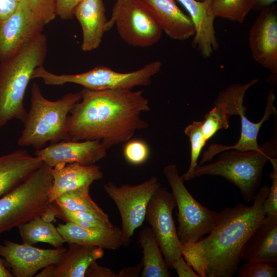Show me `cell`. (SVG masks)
<instances>
[{"mask_svg": "<svg viewBox=\"0 0 277 277\" xmlns=\"http://www.w3.org/2000/svg\"><path fill=\"white\" fill-rule=\"evenodd\" d=\"M70 112L65 141H100L107 150L148 127L141 114L150 110L142 90L83 88Z\"/></svg>", "mask_w": 277, "mask_h": 277, "instance_id": "1", "label": "cell"}, {"mask_svg": "<svg viewBox=\"0 0 277 277\" xmlns=\"http://www.w3.org/2000/svg\"><path fill=\"white\" fill-rule=\"evenodd\" d=\"M269 187L259 188L251 206L239 203L218 213L208 235L198 242L208 263L207 277H232L243 260L247 241L265 217L264 202Z\"/></svg>", "mask_w": 277, "mask_h": 277, "instance_id": "2", "label": "cell"}, {"mask_svg": "<svg viewBox=\"0 0 277 277\" xmlns=\"http://www.w3.org/2000/svg\"><path fill=\"white\" fill-rule=\"evenodd\" d=\"M47 39L42 33L0 63V127L16 119L24 123V97L34 70L43 66Z\"/></svg>", "mask_w": 277, "mask_h": 277, "instance_id": "3", "label": "cell"}, {"mask_svg": "<svg viewBox=\"0 0 277 277\" xmlns=\"http://www.w3.org/2000/svg\"><path fill=\"white\" fill-rule=\"evenodd\" d=\"M276 136L273 135L256 150L222 152L215 161L197 165L186 181L205 175L222 176L240 189L245 202L253 201L260 188L265 165L270 158L276 157Z\"/></svg>", "mask_w": 277, "mask_h": 277, "instance_id": "4", "label": "cell"}, {"mask_svg": "<svg viewBox=\"0 0 277 277\" xmlns=\"http://www.w3.org/2000/svg\"><path fill=\"white\" fill-rule=\"evenodd\" d=\"M81 98L79 92L66 93L56 101L49 100L42 95L39 85L34 83L30 109L17 145L31 146L36 151L43 148L47 142L65 141L68 116Z\"/></svg>", "mask_w": 277, "mask_h": 277, "instance_id": "5", "label": "cell"}, {"mask_svg": "<svg viewBox=\"0 0 277 277\" xmlns=\"http://www.w3.org/2000/svg\"><path fill=\"white\" fill-rule=\"evenodd\" d=\"M51 167L43 163L24 182L0 198V236L40 217L50 203L53 178Z\"/></svg>", "mask_w": 277, "mask_h": 277, "instance_id": "6", "label": "cell"}, {"mask_svg": "<svg viewBox=\"0 0 277 277\" xmlns=\"http://www.w3.org/2000/svg\"><path fill=\"white\" fill-rule=\"evenodd\" d=\"M162 65L160 61H154L137 70L126 73L98 66L83 73L60 75L51 73L41 66L34 70L32 79L41 78L46 84L52 86L75 84L92 90H132L137 86L150 85L152 77L159 72Z\"/></svg>", "mask_w": 277, "mask_h": 277, "instance_id": "7", "label": "cell"}, {"mask_svg": "<svg viewBox=\"0 0 277 277\" xmlns=\"http://www.w3.org/2000/svg\"><path fill=\"white\" fill-rule=\"evenodd\" d=\"M163 174L171 188L177 207V232L181 242L199 241L210 232L219 212L202 205L192 196L175 165L165 166Z\"/></svg>", "mask_w": 277, "mask_h": 277, "instance_id": "8", "label": "cell"}, {"mask_svg": "<svg viewBox=\"0 0 277 277\" xmlns=\"http://www.w3.org/2000/svg\"><path fill=\"white\" fill-rule=\"evenodd\" d=\"M258 81V78H254L247 83L231 84L219 93L215 99L226 104L230 116L238 115L240 117L241 132L238 142L233 145L214 144L212 150L215 154L230 149L243 151L259 148L257 138L260 128L271 115L276 114L277 110L274 105L275 96L272 89L268 92L266 106L261 120L258 123H253L247 117L245 114L247 107L244 105V95L248 89Z\"/></svg>", "mask_w": 277, "mask_h": 277, "instance_id": "9", "label": "cell"}, {"mask_svg": "<svg viewBox=\"0 0 277 277\" xmlns=\"http://www.w3.org/2000/svg\"><path fill=\"white\" fill-rule=\"evenodd\" d=\"M161 187L158 177L152 176L139 184L117 186L112 181L104 185L105 192L117 207L121 219L122 232L127 246L135 230L145 220L148 203Z\"/></svg>", "mask_w": 277, "mask_h": 277, "instance_id": "10", "label": "cell"}, {"mask_svg": "<svg viewBox=\"0 0 277 277\" xmlns=\"http://www.w3.org/2000/svg\"><path fill=\"white\" fill-rule=\"evenodd\" d=\"M176 206L172 193L160 187L150 199L145 215V220L150 225L169 268L182 256V243L172 216Z\"/></svg>", "mask_w": 277, "mask_h": 277, "instance_id": "11", "label": "cell"}, {"mask_svg": "<svg viewBox=\"0 0 277 277\" xmlns=\"http://www.w3.org/2000/svg\"><path fill=\"white\" fill-rule=\"evenodd\" d=\"M121 39L134 47L147 48L157 43L163 31L150 10L142 0H126L113 19Z\"/></svg>", "mask_w": 277, "mask_h": 277, "instance_id": "12", "label": "cell"}, {"mask_svg": "<svg viewBox=\"0 0 277 277\" xmlns=\"http://www.w3.org/2000/svg\"><path fill=\"white\" fill-rule=\"evenodd\" d=\"M51 21L19 2L14 12L0 24V62L13 55L27 43L42 33Z\"/></svg>", "mask_w": 277, "mask_h": 277, "instance_id": "13", "label": "cell"}, {"mask_svg": "<svg viewBox=\"0 0 277 277\" xmlns=\"http://www.w3.org/2000/svg\"><path fill=\"white\" fill-rule=\"evenodd\" d=\"M66 249H41L25 243L6 240L0 243V256L4 258L14 277H32L41 269L57 264Z\"/></svg>", "mask_w": 277, "mask_h": 277, "instance_id": "14", "label": "cell"}, {"mask_svg": "<svg viewBox=\"0 0 277 277\" xmlns=\"http://www.w3.org/2000/svg\"><path fill=\"white\" fill-rule=\"evenodd\" d=\"M249 45L253 60L277 76V11L274 6L263 10L252 26Z\"/></svg>", "mask_w": 277, "mask_h": 277, "instance_id": "15", "label": "cell"}, {"mask_svg": "<svg viewBox=\"0 0 277 277\" xmlns=\"http://www.w3.org/2000/svg\"><path fill=\"white\" fill-rule=\"evenodd\" d=\"M35 154L51 168L74 163L90 165L104 158L107 149L98 140L61 141L36 150Z\"/></svg>", "mask_w": 277, "mask_h": 277, "instance_id": "16", "label": "cell"}, {"mask_svg": "<svg viewBox=\"0 0 277 277\" xmlns=\"http://www.w3.org/2000/svg\"><path fill=\"white\" fill-rule=\"evenodd\" d=\"M53 182L49 194V203L54 202L63 194L69 191L90 189L91 185L103 178L99 166L83 165L71 163L51 168Z\"/></svg>", "mask_w": 277, "mask_h": 277, "instance_id": "17", "label": "cell"}, {"mask_svg": "<svg viewBox=\"0 0 277 277\" xmlns=\"http://www.w3.org/2000/svg\"><path fill=\"white\" fill-rule=\"evenodd\" d=\"M104 254V249L99 247L69 244L57 264L43 268L35 276L84 277L90 265Z\"/></svg>", "mask_w": 277, "mask_h": 277, "instance_id": "18", "label": "cell"}, {"mask_svg": "<svg viewBox=\"0 0 277 277\" xmlns=\"http://www.w3.org/2000/svg\"><path fill=\"white\" fill-rule=\"evenodd\" d=\"M188 12L195 30L192 47L204 58H208L217 51L219 44L214 26L215 17L210 11V0H177Z\"/></svg>", "mask_w": 277, "mask_h": 277, "instance_id": "19", "label": "cell"}, {"mask_svg": "<svg viewBox=\"0 0 277 277\" xmlns=\"http://www.w3.org/2000/svg\"><path fill=\"white\" fill-rule=\"evenodd\" d=\"M154 15L163 32L174 40L185 41L195 33L193 23L174 0H142Z\"/></svg>", "mask_w": 277, "mask_h": 277, "instance_id": "20", "label": "cell"}, {"mask_svg": "<svg viewBox=\"0 0 277 277\" xmlns=\"http://www.w3.org/2000/svg\"><path fill=\"white\" fill-rule=\"evenodd\" d=\"M105 12L103 0H82L75 8L74 16L82 27L83 51H91L100 46L108 21Z\"/></svg>", "mask_w": 277, "mask_h": 277, "instance_id": "21", "label": "cell"}, {"mask_svg": "<svg viewBox=\"0 0 277 277\" xmlns=\"http://www.w3.org/2000/svg\"><path fill=\"white\" fill-rule=\"evenodd\" d=\"M65 243L93 246L114 250L126 246L121 229L116 226L104 229H89L70 222L56 227Z\"/></svg>", "mask_w": 277, "mask_h": 277, "instance_id": "22", "label": "cell"}, {"mask_svg": "<svg viewBox=\"0 0 277 277\" xmlns=\"http://www.w3.org/2000/svg\"><path fill=\"white\" fill-rule=\"evenodd\" d=\"M43 164L26 150L17 149L0 156V198L24 182Z\"/></svg>", "mask_w": 277, "mask_h": 277, "instance_id": "23", "label": "cell"}, {"mask_svg": "<svg viewBox=\"0 0 277 277\" xmlns=\"http://www.w3.org/2000/svg\"><path fill=\"white\" fill-rule=\"evenodd\" d=\"M242 258L277 264V219L265 216L245 245Z\"/></svg>", "mask_w": 277, "mask_h": 277, "instance_id": "24", "label": "cell"}, {"mask_svg": "<svg viewBox=\"0 0 277 277\" xmlns=\"http://www.w3.org/2000/svg\"><path fill=\"white\" fill-rule=\"evenodd\" d=\"M142 248V277H170L162 252L157 240L149 227L143 228L137 237Z\"/></svg>", "mask_w": 277, "mask_h": 277, "instance_id": "25", "label": "cell"}, {"mask_svg": "<svg viewBox=\"0 0 277 277\" xmlns=\"http://www.w3.org/2000/svg\"><path fill=\"white\" fill-rule=\"evenodd\" d=\"M22 242L29 245L47 243L55 248L63 247L64 239L52 223L36 217L18 227Z\"/></svg>", "mask_w": 277, "mask_h": 277, "instance_id": "26", "label": "cell"}, {"mask_svg": "<svg viewBox=\"0 0 277 277\" xmlns=\"http://www.w3.org/2000/svg\"><path fill=\"white\" fill-rule=\"evenodd\" d=\"M90 189H81L68 192L58 197L54 202L67 210L92 214L104 222H110L108 215L91 199Z\"/></svg>", "mask_w": 277, "mask_h": 277, "instance_id": "27", "label": "cell"}, {"mask_svg": "<svg viewBox=\"0 0 277 277\" xmlns=\"http://www.w3.org/2000/svg\"><path fill=\"white\" fill-rule=\"evenodd\" d=\"M251 10L250 0H210V11L215 18L242 23Z\"/></svg>", "mask_w": 277, "mask_h": 277, "instance_id": "28", "label": "cell"}, {"mask_svg": "<svg viewBox=\"0 0 277 277\" xmlns=\"http://www.w3.org/2000/svg\"><path fill=\"white\" fill-rule=\"evenodd\" d=\"M213 108L205 114L203 121L202 130L207 141L221 129H227L229 126V118L230 116L226 104L215 99Z\"/></svg>", "mask_w": 277, "mask_h": 277, "instance_id": "29", "label": "cell"}, {"mask_svg": "<svg viewBox=\"0 0 277 277\" xmlns=\"http://www.w3.org/2000/svg\"><path fill=\"white\" fill-rule=\"evenodd\" d=\"M202 124L203 121H193L184 129V133L188 136L190 142L191 156L188 170L181 176L184 181H186L197 166V160L207 142L202 132Z\"/></svg>", "mask_w": 277, "mask_h": 277, "instance_id": "30", "label": "cell"}, {"mask_svg": "<svg viewBox=\"0 0 277 277\" xmlns=\"http://www.w3.org/2000/svg\"><path fill=\"white\" fill-rule=\"evenodd\" d=\"M57 209L56 217L65 222H70L82 227L89 229H104L113 226L111 223L103 221L98 217L87 212L73 211L60 207L55 202Z\"/></svg>", "mask_w": 277, "mask_h": 277, "instance_id": "31", "label": "cell"}, {"mask_svg": "<svg viewBox=\"0 0 277 277\" xmlns=\"http://www.w3.org/2000/svg\"><path fill=\"white\" fill-rule=\"evenodd\" d=\"M182 254L199 277H207L208 263L203 248L198 241L182 244Z\"/></svg>", "mask_w": 277, "mask_h": 277, "instance_id": "32", "label": "cell"}, {"mask_svg": "<svg viewBox=\"0 0 277 277\" xmlns=\"http://www.w3.org/2000/svg\"><path fill=\"white\" fill-rule=\"evenodd\" d=\"M150 152L148 144L138 138L130 139L126 142L123 150L126 161L133 165L145 163L149 157Z\"/></svg>", "mask_w": 277, "mask_h": 277, "instance_id": "33", "label": "cell"}, {"mask_svg": "<svg viewBox=\"0 0 277 277\" xmlns=\"http://www.w3.org/2000/svg\"><path fill=\"white\" fill-rule=\"evenodd\" d=\"M276 264L249 261L238 269V277H273L276 276Z\"/></svg>", "mask_w": 277, "mask_h": 277, "instance_id": "34", "label": "cell"}, {"mask_svg": "<svg viewBox=\"0 0 277 277\" xmlns=\"http://www.w3.org/2000/svg\"><path fill=\"white\" fill-rule=\"evenodd\" d=\"M272 165L273 170L270 174L272 180L271 186L267 197L265 200L263 209L265 215L270 219H277V159L271 157L269 160Z\"/></svg>", "mask_w": 277, "mask_h": 277, "instance_id": "35", "label": "cell"}, {"mask_svg": "<svg viewBox=\"0 0 277 277\" xmlns=\"http://www.w3.org/2000/svg\"><path fill=\"white\" fill-rule=\"evenodd\" d=\"M23 2L33 10L45 15L52 21L56 15L55 0H18Z\"/></svg>", "mask_w": 277, "mask_h": 277, "instance_id": "36", "label": "cell"}, {"mask_svg": "<svg viewBox=\"0 0 277 277\" xmlns=\"http://www.w3.org/2000/svg\"><path fill=\"white\" fill-rule=\"evenodd\" d=\"M82 0H55L56 16L64 20L72 19L74 11Z\"/></svg>", "mask_w": 277, "mask_h": 277, "instance_id": "37", "label": "cell"}, {"mask_svg": "<svg viewBox=\"0 0 277 277\" xmlns=\"http://www.w3.org/2000/svg\"><path fill=\"white\" fill-rule=\"evenodd\" d=\"M85 276L117 277V274L110 268L100 265L96 261L90 265L86 272Z\"/></svg>", "mask_w": 277, "mask_h": 277, "instance_id": "38", "label": "cell"}, {"mask_svg": "<svg viewBox=\"0 0 277 277\" xmlns=\"http://www.w3.org/2000/svg\"><path fill=\"white\" fill-rule=\"evenodd\" d=\"M171 268L175 270L179 277H199L192 267L186 262L183 256L173 263Z\"/></svg>", "mask_w": 277, "mask_h": 277, "instance_id": "39", "label": "cell"}, {"mask_svg": "<svg viewBox=\"0 0 277 277\" xmlns=\"http://www.w3.org/2000/svg\"><path fill=\"white\" fill-rule=\"evenodd\" d=\"M18 3V0H0V24L14 12Z\"/></svg>", "mask_w": 277, "mask_h": 277, "instance_id": "40", "label": "cell"}, {"mask_svg": "<svg viewBox=\"0 0 277 277\" xmlns=\"http://www.w3.org/2000/svg\"><path fill=\"white\" fill-rule=\"evenodd\" d=\"M142 264L133 266L124 267L117 274V277H135L138 276L139 273L142 270Z\"/></svg>", "mask_w": 277, "mask_h": 277, "instance_id": "41", "label": "cell"}, {"mask_svg": "<svg viewBox=\"0 0 277 277\" xmlns=\"http://www.w3.org/2000/svg\"><path fill=\"white\" fill-rule=\"evenodd\" d=\"M57 209L54 203H50L45 211L40 216L44 221L52 223L55 221L57 216Z\"/></svg>", "mask_w": 277, "mask_h": 277, "instance_id": "42", "label": "cell"}, {"mask_svg": "<svg viewBox=\"0 0 277 277\" xmlns=\"http://www.w3.org/2000/svg\"><path fill=\"white\" fill-rule=\"evenodd\" d=\"M276 0H250L252 10L262 11L271 7Z\"/></svg>", "mask_w": 277, "mask_h": 277, "instance_id": "43", "label": "cell"}, {"mask_svg": "<svg viewBox=\"0 0 277 277\" xmlns=\"http://www.w3.org/2000/svg\"><path fill=\"white\" fill-rule=\"evenodd\" d=\"M126 0H116V2L115 4L114 5L111 16L110 18V19L108 20L106 26V31H107L111 29L112 27L114 26L113 25V19L114 18L116 14V12L120 7V6L123 3L124 1Z\"/></svg>", "mask_w": 277, "mask_h": 277, "instance_id": "44", "label": "cell"}, {"mask_svg": "<svg viewBox=\"0 0 277 277\" xmlns=\"http://www.w3.org/2000/svg\"><path fill=\"white\" fill-rule=\"evenodd\" d=\"M6 260L0 257V277H14L11 271L6 267Z\"/></svg>", "mask_w": 277, "mask_h": 277, "instance_id": "45", "label": "cell"}, {"mask_svg": "<svg viewBox=\"0 0 277 277\" xmlns=\"http://www.w3.org/2000/svg\"><path fill=\"white\" fill-rule=\"evenodd\" d=\"M196 1H203V0H196Z\"/></svg>", "mask_w": 277, "mask_h": 277, "instance_id": "46", "label": "cell"}]
</instances>
